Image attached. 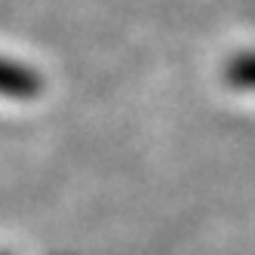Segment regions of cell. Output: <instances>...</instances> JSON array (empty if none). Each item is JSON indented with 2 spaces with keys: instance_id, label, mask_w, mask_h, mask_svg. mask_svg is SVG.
<instances>
[{
  "instance_id": "obj_1",
  "label": "cell",
  "mask_w": 255,
  "mask_h": 255,
  "mask_svg": "<svg viewBox=\"0 0 255 255\" xmlns=\"http://www.w3.org/2000/svg\"><path fill=\"white\" fill-rule=\"evenodd\" d=\"M43 89V80L37 71H31L28 65H15L0 59V96L9 99H34Z\"/></svg>"
},
{
  "instance_id": "obj_2",
  "label": "cell",
  "mask_w": 255,
  "mask_h": 255,
  "mask_svg": "<svg viewBox=\"0 0 255 255\" xmlns=\"http://www.w3.org/2000/svg\"><path fill=\"white\" fill-rule=\"evenodd\" d=\"M228 80L234 86H243V89H255V52L252 56H237L228 65Z\"/></svg>"
}]
</instances>
